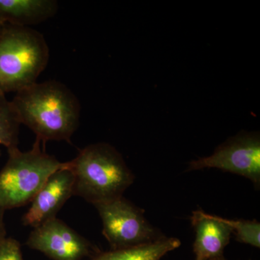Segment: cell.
Listing matches in <instances>:
<instances>
[{
  "label": "cell",
  "instance_id": "8",
  "mask_svg": "<svg viewBox=\"0 0 260 260\" xmlns=\"http://www.w3.org/2000/svg\"><path fill=\"white\" fill-rule=\"evenodd\" d=\"M73 173L62 167L53 173L30 202V206L22 218L25 226L32 229L56 218L66 202L73 195Z\"/></svg>",
  "mask_w": 260,
  "mask_h": 260
},
{
  "label": "cell",
  "instance_id": "13",
  "mask_svg": "<svg viewBox=\"0 0 260 260\" xmlns=\"http://www.w3.org/2000/svg\"><path fill=\"white\" fill-rule=\"evenodd\" d=\"M223 220L232 229L237 242L260 247V223L257 220Z\"/></svg>",
  "mask_w": 260,
  "mask_h": 260
},
{
  "label": "cell",
  "instance_id": "18",
  "mask_svg": "<svg viewBox=\"0 0 260 260\" xmlns=\"http://www.w3.org/2000/svg\"><path fill=\"white\" fill-rule=\"evenodd\" d=\"M1 155H2V152H1V150H0V157H1Z\"/></svg>",
  "mask_w": 260,
  "mask_h": 260
},
{
  "label": "cell",
  "instance_id": "4",
  "mask_svg": "<svg viewBox=\"0 0 260 260\" xmlns=\"http://www.w3.org/2000/svg\"><path fill=\"white\" fill-rule=\"evenodd\" d=\"M36 140L32 148L8 149V159L0 171V207L5 211L30 204L51 174L63 162L46 153Z\"/></svg>",
  "mask_w": 260,
  "mask_h": 260
},
{
  "label": "cell",
  "instance_id": "6",
  "mask_svg": "<svg viewBox=\"0 0 260 260\" xmlns=\"http://www.w3.org/2000/svg\"><path fill=\"white\" fill-rule=\"evenodd\" d=\"M218 169L249 179L260 185V138L257 133H242L229 138L213 155L189 162L188 172Z\"/></svg>",
  "mask_w": 260,
  "mask_h": 260
},
{
  "label": "cell",
  "instance_id": "11",
  "mask_svg": "<svg viewBox=\"0 0 260 260\" xmlns=\"http://www.w3.org/2000/svg\"><path fill=\"white\" fill-rule=\"evenodd\" d=\"M181 241L177 238L165 237L151 244L129 249L111 250L93 256L90 260H160L168 253L179 248Z\"/></svg>",
  "mask_w": 260,
  "mask_h": 260
},
{
  "label": "cell",
  "instance_id": "7",
  "mask_svg": "<svg viewBox=\"0 0 260 260\" xmlns=\"http://www.w3.org/2000/svg\"><path fill=\"white\" fill-rule=\"evenodd\" d=\"M25 245L53 260H82L101 251L57 218L34 228Z\"/></svg>",
  "mask_w": 260,
  "mask_h": 260
},
{
  "label": "cell",
  "instance_id": "9",
  "mask_svg": "<svg viewBox=\"0 0 260 260\" xmlns=\"http://www.w3.org/2000/svg\"><path fill=\"white\" fill-rule=\"evenodd\" d=\"M190 219L195 232L193 244L195 260L224 257V250L233 234L231 227L221 217L210 215L200 209L193 211Z\"/></svg>",
  "mask_w": 260,
  "mask_h": 260
},
{
  "label": "cell",
  "instance_id": "16",
  "mask_svg": "<svg viewBox=\"0 0 260 260\" xmlns=\"http://www.w3.org/2000/svg\"><path fill=\"white\" fill-rule=\"evenodd\" d=\"M3 26H4V24L0 23V32H1L2 29H3Z\"/></svg>",
  "mask_w": 260,
  "mask_h": 260
},
{
  "label": "cell",
  "instance_id": "15",
  "mask_svg": "<svg viewBox=\"0 0 260 260\" xmlns=\"http://www.w3.org/2000/svg\"><path fill=\"white\" fill-rule=\"evenodd\" d=\"M5 210L0 207V242L7 237L6 228H5L4 216Z\"/></svg>",
  "mask_w": 260,
  "mask_h": 260
},
{
  "label": "cell",
  "instance_id": "2",
  "mask_svg": "<svg viewBox=\"0 0 260 260\" xmlns=\"http://www.w3.org/2000/svg\"><path fill=\"white\" fill-rule=\"evenodd\" d=\"M64 166L74 177L73 195L93 206L123 196L135 178L121 153L107 143L88 145Z\"/></svg>",
  "mask_w": 260,
  "mask_h": 260
},
{
  "label": "cell",
  "instance_id": "17",
  "mask_svg": "<svg viewBox=\"0 0 260 260\" xmlns=\"http://www.w3.org/2000/svg\"><path fill=\"white\" fill-rule=\"evenodd\" d=\"M213 260H226L224 257L220 258V259H213Z\"/></svg>",
  "mask_w": 260,
  "mask_h": 260
},
{
  "label": "cell",
  "instance_id": "5",
  "mask_svg": "<svg viewBox=\"0 0 260 260\" xmlns=\"http://www.w3.org/2000/svg\"><path fill=\"white\" fill-rule=\"evenodd\" d=\"M103 223V234L111 250L151 244L167 237L145 218L144 210L124 196L94 205Z\"/></svg>",
  "mask_w": 260,
  "mask_h": 260
},
{
  "label": "cell",
  "instance_id": "3",
  "mask_svg": "<svg viewBox=\"0 0 260 260\" xmlns=\"http://www.w3.org/2000/svg\"><path fill=\"white\" fill-rule=\"evenodd\" d=\"M49 49L42 34L30 27L5 24L0 32V91H20L47 68Z\"/></svg>",
  "mask_w": 260,
  "mask_h": 260
},
{
  "label": "cell",
  "instance_id": "10",
  "mask_svg": "<svg viewBox=\"0 0 260 260\" xmlns=\"http://www.w3.org/2000/svg\"><path fill=\"white\" fill-rule=\"evenodd\" d=\"M55 0H0V23L30 27L56 15Z\"/></svg>",
  "mask_w": 260,
  "mask_h": 260
},
{
  "label": "cell",
  "instance_id": "14",
  "mask_svg": "<svg viewBox=\"0 0 260 260\" xmlns=\"http://www.w3.org/2000/svg\"><path fill=\"white\" fill-rule=\"evenodd\" d=\"M0 260H23L20 243L11 237L0 242Z\"/></svg>",
  "mask_w": 260,
  "mask_h": 260
},
{
  "label": "cell",
  "instance_id": "12",
  "mask_svg": "<svg viewBox=\"0 0 260 260\" xmlns=\"http://www.w3.org/2000/svg\"><path fill=\"white\" fill-rule=\"evenodd\" d=\"M20 125L13 104L0 91V145L7 150L17 148Z\"/></svg>",
  "mask_w": 260,
  "mask_h": 260
},
{
  "label": "cell",
  "instance_id": "1",
  "mask_svg": "<svg viewBox=\"0 0 260 260\" xmlns=\"http://www.w3.org/2000/svg\"><path fill=\"white\" fill-rule=\"evenodd\" d=\"M11 103L20 124L28 126L41 142L72 143L81 107L64 84L56 80L32 84L17 92Z\"/></svg>",
  "mask_w": 260,
  "mask_h": 260
}]
</instances>
